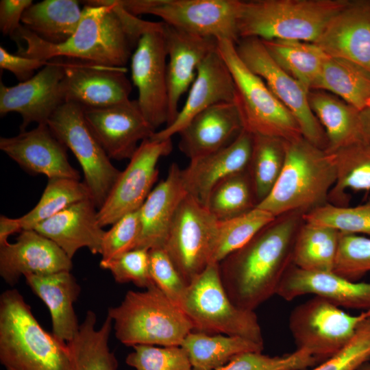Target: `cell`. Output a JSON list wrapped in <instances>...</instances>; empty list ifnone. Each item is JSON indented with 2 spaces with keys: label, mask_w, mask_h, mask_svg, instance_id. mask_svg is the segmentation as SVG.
<instances>
[{
  "label": "cell",
  "mask_w": 370,
  "mask_h": 370,
  "mask_svg": "<svg viewBox=\"0 0 370 370\" xmlns=\"http://www.w3.org/2000/svg\"><path fill=\"white\" fill-rule=\"evenodd\" d=\"M84 2L79 24L66 42L47 43L22 25L16 36L25 41L26 47L16 53L45 61L66 58L125 67L140 37L156 22L131 14L118 0Z\"/></svg>",
  "instance_id": "obj_1"
},
{
  "label": "cell",
  "mask_w": 370,
  "mask_h": 370,
  "mask_svg": "<svg viewBox=\"0 0 370 370\" xmlns=\"http://www.w3.org/2000/svg\"><path fill=\"white\" fill-rule=\"evenodd\" d=\"M303 221L299 212L279 216L219 263L222 284L236 306L254 311L276 294L292 264L295 238Z\"/></svg>",
  "instance_id": "obj_2"
},
{
  "label": "cell",
  "mask_w": 370,
  "mask_h": 370,
  "mask_svg": "<svg viewBox=\"0 0 370 370\" xmlns=\"http://www.w3.org/2000/svg\"><path fill=\"white\" fill-rule=\"evenodd\" d=\"M285 151L276 183L256 207L278 217L292 212L304 214L327 204L336 180L332 154L303 136L285 140Z\"/></svg>",
  "instance_id": "obj_3"
},
{
  "label": "cell",
  "mask_w": 370,
  "mask_h": 370,
  "mask_svg": "<svg viewBox=\"0 0 370 370\" xmlns=\"http://www.w3.org/2000/svg\"><path fill=\"white\" fill-rule=\"evenodd\" d=\"M0 362L6 370H71L66 343L39 324L16 289L0 297Z\"/></svg>",
  "instance_id": "obj_4"
},
{
  "label": "cell",
  "mask_w": 370,
  "mask_h": 370,
  "mask_svg": "<svg viewBox=\"0 0 370 370\" xmlns=\"http://www.w3.org/2000/svg\"><path fill=\"white\" fill-rule=\"evenodd\" d=\"M349 0L241 1L239 38L297 40L314 42Z\"/></svg>",
  "instance_id": "obj_5"
},
{
  "label": "cell",
  "mask_w": 370,
  "mask_h": 370,
  "mask_svg": "<svg viewBox=\"0 0 370 370\" xmlns=\"http://www.w3.org/2000/svg\"><path fill=\"white\" fill-rule=\"evenodd\" d=\"M116 338L127 346H180L193 325L181 308L155 284L129 291L121 303L108 309Z\"/></svg>",
  "instance_id": "obj_6"
},
{
  "label": "cell",
  "mask_w": 370,
  "mask_h": 370,
  "mask_svg": "<svg viewBox=\"0 0 370 370\" xmlns=\"http://www.w3.org/2000/svg\"><path fill=\"white\" fill-rule=\"evenodd\" d=\"M179 306L195 332L239 336L264 345L256 314L231 301L221 280L219 263H210L187 286Z\"/></svg>",
  "instance_id": "obj_7"
},
{
  "label": "cell",
  "mask_w": 370,
  "mask_h": 370,
  "mask_svg": "<svg viewBox=\"0 0 370 370\" xmlns=\"http://www.w3.org/2000/svg\"><path fill=\"white\" fill-rule=\"evenodd\" d=\"M235 43L217 40V49L233 77L238 108L243 130L291 140L302 136L297 121L275 97L264 82L252 73L237 54Z\"/></svg>",
  "instance_id": "obj_8"
},
{
  "label": "cell",
  "mask_w": 370,
  "mask_h": 370,
  "mask_svg": "<svg viewBox=\"0 0 370 370\" xmlns=\"http://www.w3.org/2000/svg\"><path fill=\"white\" fill-rule=\"evenodd\" d=\"M129 12L151 14L170 26L212 37L217 40L238 41V0H118Z\"/></svg>",
  "instance_id": "obj_9"
},
{
  "label": "cell",
  "mask_w": 370,
  "mask_h": 370,
  "mask_svg": "<svg viewBox=\"0 0 370 370\" xmlns=\"http://www.w3.org/2000/svg\"><path fill=\"white\" fill-rule=\"evenodd\" d=\"M55 136L69 148L78 160L96 208L99 209L116 182L121 171L97 140L84 116L82 106L64 102L47 121Z\"/></svg>",
  "instance_id": "obj_10"
},
{
  "label": "cell",
  "mask_w": 370,
  "mask_h": 370,
  "mask_svg": "<svg viewBox=\"0 0 370 370\" xmlns=\"http://www.w3.org/2000/svg\"><path fill=\"white\" fill-rule=\"evenodd\" d=\"M369 317L370 310L351 315L328 300L314 296L292 310L288 324L297 349L320 360L341 350Z\"/></svg>",
  "instance_id": "obj_11"
},
{
  "label": "cell",
  "mask_w": 370,
  "mask_h": 370,
  "mask_svg": "<svg viewBox=\"0 0 370 370\" xmlns=\"http://www.w3.org/2000/svg\"><path fill=\"white\" fill-rule=\"evenodd\" d=\"M235 47L245 65L264 82L275 97L295 117L302 136L316 147L325 150L326 135L310 108L309 91L278 64L260 38H240Z\"/></svg>",
  "instance_id": "obj_12"
},
{
  "label": "cell",
  "mask_w": 370,
  "mask_h": 370,
  "mask_svg": "<svg viewBox=\"0 0 370 370\" xmlns=\"http://www.w3.org/2000/svg\"><path fill=\"white\" fill-rule=\"evenodd\" d=\"M217 223L192 196L182 201L164 248L187 286L211 263Z\"/></svg>",
  "instance_id": "obj_13"
},
{
  "label": "cell",
  "mask_w": 370,
  "mask_h": 370,
  "mask_svg": "<svg viewBox=\"0 0 370 370\" xmlns=\"http://www.w3.org/2000/svg\"><path fill=\"white\" fill-rule=\"evenodd\" d=\"M166 58L164 23L157 22L142 35L130 58L138 105L156 130L169 119Z\"/></svg>",
  "instance_id": "obj_14"
},
{
  "label": "cell",
  "mask_w": 370,
  "mask_h": 370,
  "mask_svg": "<svg viewBox=\"0 0 370 370\" xmlns=\"http://www.w3.org/2000/svg\"><path fill=\"white\" fill-rule=\"evenodd\" d=\"M171 139L140 143L130 162L121 171L105 202L97 210L101 227L113 225L124 215L137 211L158 180V162L171 153Z\"/></svg>",
  "instance_id": "obj_15"
},
{
  "label": "cell",
  "mask_w": 370,
  "mask_h": 370,
  "mask_svg": "<svg viewBox=\"0 0 370 370\" xmlns=\"http://www.w3.org/2000/svg\"><path fill=\"white\" fill-rule=\"evenodd\" d=\"M64 58L62 91L64 102L98 108L130 99L132 84L125 67Z\"/></svg>",
  "instance_id": "obj_16"
},
{
  "label": "cell",
  "mask_w": 370,
  "mask_h": 370,
  "mask_svg": "<svg viewBox=\"0 0 370 370\" xmlns=\"http://www.w3.org/2000/svg\"><path fill=\"white\" fill-rule=\"evenodd\" d=\"M64 58L48 61L27 81L8 86L0 84V115L16 112L22 117L21 132L32 123L47 124L56 109L64 103L62 91Z\"/></svg>",
  "instance_id": "obj_17"
},
{
  "label": "cell",
  "mask_w": 370,
  "mask_h": 370,
  "mask_svg": "<svg viewBox=\"0 0 370 370\" xmlns=\"http://www.w3.org/2000/svg\"><path fill=\"white\" fill-rule=\"evenodd\" d=\"M83 109L88 127L110 160L130 159L138 143L156 132L145 118L137 100Z\"/></svg>",
  "instance_id": "obj_18"
},
{
  "label": "cell",
  "mask_w": 370,
  "mask_h": 370,
  "mask_svg": "<svg viewBox=\"0 0 370 370\" xmlns=\"http://www.w3.org/2000/svg\"><path fill=\"white\" fill-rule=\"evenodd\" d=\"M235 97L233 77L217 48L199 66L186 102L176 119L169 125L156 131L149 139L154 141L171 139L197 114L218 103L234 102Z\"/></svg>",
  "instance_id": "obj_19"
},
{
  "label": "cell",
  "mask_w": 370,
  "mask_h": 370,
  "mask_svg": "<svg viewBox=\"0 0 370 370\" xmlns=\"http://www.w3.org/2000/svg\"><path fill=\"white\" fill-rule=\"evenodd\" d=\"M0 149L29 174L45 175L48 179L80 178L68 160L66 147L55 136L47 123L13 137H1Z\"/></svg>",
  "instance_id": "obj_20"
},
{
  "label": "cell",
  "mask_w": 370,
  "mask_h": 370,
  "mask_svg": "<svg viewBox=\"0 0 370 370\" xmlns=\"http://www.w3.org/2000/svg\"><path fill=\"white\" fill-rule=\"evenodd\" d=\"M71 260L49 238L34 230H25L15 243L0 247V275L14 286L21 276L70 271Z\"/></svg>",
  "instance_id": "obj_21"
},
{
  "label": "cell",
  "mask_w": 370,
  "mask_h": 370,
  "mask_svg": "<svg viewBox=\"0 0 370 370\" xmlns=\"http://www.w3.org/2000/svg\"><path fill=\"white\" fill-rule=\"evenodd\" d=\"M163 23L169 58L166 66L167 126L176 119L181 97L193 83L199 66L210 52L217 48V40Z\"/></svg>",
  "instance_id": "obj_22"
},
{
  "label": "cell",
  "mask_w": 370,
  "mask_h": 370,
  "mask_svg": "<svg viewBox=\"0 0 370 370\" xmlns=\"http://www.w3.org/2000/svg\"><path fill=\"white\" fill-rule=\"evenodd\" d=\"M313 43L327 56L349 60L370 72V0L349 1Z\"/></svg>",
  "instance_id": "obj_23"
},
{
  "label": "cell",
  "mask_w": 370,
  "mask_h": 370,
  "mask_svg": "<svg viewBox=\"0 0 370 370\" xmlns=\"http://www.w3.org/2000/svg\"><path fill=\"white\" fill-rule=\"evenodd\" d=\"M307 294L322 297L338 307L370 310V282H356L334 272L306 271L292 264L276 295L291 301Z\"/></svg>",
  "instance_id": "obj_24"
},
{
  "label": "cell",
  "mask_w": 370,
  "mask_h": 370,
  "mask_svg": "<svg viewBox=\"0 0 370 370\" xmlns=\"http://www.w3.org/2000/svg\"><path fill=\"white\" fill-rule=\"evenodd\" d=\"M252 140V134L243 130L227 147L190 160L186 168L182 169L187 194L206 206L210 193L220 181L248 169Z\"/></svg>",
  "instance_id": "obj_25"
},
{
  "label": "cell",
  "mask_w": 370,
  "mask_h": 370,
  "mask_svg": "<svg viewBox=\"0 0 370 370\" xmlns=\"http://www.w3.org/2000/svg\"><path fill=\"white\" fill-rule=\"evenodd\" d=\"M243 130L234 102L221 103L203 110L179 133L178 147L190 160L220 150Z\"/></svg>",
  "instance_id": "obj_26"
},
{
  "label": "cell",
  "mask_w": 370,
  "mask_h": 370,
  "mask_svg": "<svg viewBox=\"0 0 370 370\" xmlns=\"http://www.w3.org/2000/svg\"><path fill=\"white\" fill-rule=\"evenodd\" d=\"M96 208L92 199L83 200L40 222L34 230L53 241L71 259L82 247L100 254L106 231L99 223Z\"/></svg>",
  "instance_id": "obj_27"
},
{
  "label": "cell",
  "mask_w": 370,
  "mask_h": 370,
  "mask_svg": "<svg viewBox=\"0 0 370 370\" xmlns=\"http://www.w3.org/2000/svg\"><path fill=\"white\" fill-rule=\"evenodd\" d=\"M186 195L182 169L172 163L166 178L153 188L138 210L140 234L136 249L164 248L176 212Z\"/></svg>",
  "instance_id": "obj_28"
},
{
  "label": "cell",
  "mask_w": 370,
  "mask_h": 370,
  "mask_svg": "<svg viewBox=\"0 0 370 370\" xmlns=\"http://www.w3.org/2000/svg\"><path fill=\"white\" fill-rule=\"evenodd\" d=\"M25 278L32 291L49 308L52 334L63 343L70 341L80 325L73 304L81 289L74 276L64 271L42 275H27Z\"/></svg>",
  "instance_id": "obj_29"
},
{
  "label": "cell",
  "mask_w": 370,
  "mask_h": 370,
  "mask_svg": "<svg viewBox=\"0 0 370 370\" xmlns=\"http://www.w3.org/2000/svg\"><path fill=\"white\" fill-rule=\"evenodd\" d=\"M308 102L325 133L327 152L365 142L360 111L356 108L322 90H310Z\"/></svg>",
  "instance_id": "obj_30"
},
{
  "label": "cell",
  "mask_w": 370,
  "mask_h": 370,
  "mask_svg": "<svg viewBox=\"0 0 370 370\" xmlns=\"http://www.w3.org/2000/svg\"><path fill=\"white\" fill-rule=\"evenodd\" d=\"M97 316L88 310L74 337L66 343L71 370H117L118 363L108 341L112 321L107 315L96 328Z\"/></svg>",
  "instance_id": "obj_31"
},
{
  "label": "cell",
  "mask_w": 370,
  "mask_h": 370,
  "mask_svg": "<svg viewBox=\"0 0 370 370\" xmlns=\"http://www.w3.org/2000/svg\"><path fill=\"white\" fill-rule=\"evenodd\" d=\"M82 14L78 1L45 0L32 3L27 8L21 23L40 40L58 45L73 35Z\"/></svg>",
  "instance_id": "obj_32"
},
{
  "label": "cell",
  "mask_w": 370,
  "mask_h": 370,
  "mask_svg": "<svg viewBox=\"0 0 370 370\" xmlns=\"http://www.w3.org/2000/svg\"><path fill=\"white\" fill-rule=\"evenodd\" d=\"M194 370H217L235 356L263 350L264 345L239 336L190 332L180 345Z\"/></svg>",
  "instance_id": "obj_33"
},
{
  "label": "cell",
  "mask_w": 370,
  "mask_h": 370,
  "mask_svg": "<svg viewBox=\"0 0 370 370\" xmlns=\"http://www.w3.org/2000/svg\"><path fill=\"white\" fill-rule=\"evenodd\" d=\"M262 41L271 57L288 74L308 91L317 89L327 57L319 47L313 42L297 40Z\"/></svg>",
  "instance_id": "obj_34"
},
{
  "label": "cell",
  "mask_w": 370,
  "mask_h": 370,
  "mask_svg": "<svg viewBox=\"0 0 370 370\" xmlns=\"http://www.w3.org/2000/svg\"><path fill=\"white\" fill-rule=\"evenodd\" d=\"M317 90L329 92L360 112L370 105V72L349 60L327 56Z\"/></svg>",
  "instance_id": "obj_35"
},
{
  "label": "cell",
  "mask_w": 370,
  "mask_h": 370,
  "mask_svg": "<svg viewBox=\"0 0 370 370\" xmlns=\"http://www.w3.org/2000/svg\"><path fill=\"white\" fill-rule=\"evenodd\" d=\"M339 235L331 227L303 221L295 238L292 264L306 271L333 272Z\"/></svg>",
  "instance_id": "obj_36"
},
{
  "label": "cell",
  "mask_w": 370,
  "mask_h": 370,
  "mask_svg": "<svg viewBox=\"0 0 370 370\" xmlns=\"http://www.w3.org/2000/svg\"><path fill=\"white\" fill-rule=\"evenodd\" d=\"M330 153L335 164L336 180L328 203L347 206L350 201L347 190H370V145L360 142Z\"/></svg>",
  "instance_id": "obj_37"
},
{
  "label": "cell",
  "mask_w": 370,
  "mask_h": 370,
  "mask_svg": "<svg viewBox=\"0 0 370 370\" xmlns=\"http://www.w3.org/2000/svg\"><path fill=\"white\" fill-rule=\"evenodd\" d=\"M252 149L248 166L257 205L270 193L285 160V140L279 138L252 135Z\"/></svg>",
  "instance_id": "obj_38"
},
{
  "label": "cell",
  "mask_w": 370,
  "mask_h": 370,
  "mask_svg": "<svg viewBox=\"0 0 370 370\" xmlns=\"http://www.w3.org/2000/svg\"><path fill=\"white\" fill-rule=\"evenodd\" d=\"M88 199H92V195L84 182L67 177L48 179L38 204L27 214L19 217L23 229L34 230L40 222L74 204Z\"/></svg>",
  "instance_id": "obj_39"
},
{
  "label": "cell",
  "mask_w": 370,
  "mask_h": 370,
  "mask_svg": "<svg viewBox=\"0 0 370 370\" xmlns=\"http://www.w3.org/2000/svg\"><path fill=\"white\" fill-rule=\"evenodd\" d=\"M256 206L248 169L220 181L210 193L206 204L210 212L218 221L240 216Z\"/></svg>",
  "instance_id": "obj_40"
},
{
  "label": "cell",
  "mask_w": 370,
  "mask_h": 370,
  "mask_svg": "<svg viewBox=\"0 0 370 370\" xmlns=\"http://www.w3.org/2000/svg\"><path fill=\"white\" fill-rule=\"evenodd\" d=\"M276 217L257 207L240 216L218 221L211 263H219L249 241Z\"/></svg>",
  "instance_id": "obj_41"
},
{
  "label": "cell",
  "mask_w": 370,
  "mask_h": 370,
  "mask_svg": "<svg viewBox=\"0 0 370 370\" xmlns=\"http://www.w3.org/2000/svg\"><path fill=\"white\" fill-rule=\"evenodd\" d=\"M303 220L331 227L340 233L370 235V200L356 206L327 203L303 214Z\"/></svg>",
  "instance_id": "obj_42"
},
{
  "label": "cell",
  "mask_w": 370,
  "mask_h": 370,
  "mask_svg": "<svg viewBox=\"0 0 370 370\" xmlns=\"http://www.w3.org/2000/svg\"><path fill=\"white\" fill-rule=\"evenodd\" d=\"M318 359L297 349L282 356H271L259 352L239 354L217 370H304L314 366Z\"/></svg>",
  "instance_id": "obj_43"
},
{
  "label": "cell",
  "mask_w": 370,
  "mask_h": 370,
  "mask_svg": "<svg viewBox=\"0 0 370 370\" xmlns=\"http://www.w3.org/2000/svg\"><path fill=\"white\" fill-rule=\"evenodd\" d=\"M132 348L126 363L135 370H194L188 354L181 346L139 345Z\"/></svg>",
  "instance_id": "obj_44"
},
{
  "label": "cell",
  "mask_w": 370,
  "mask_h": 370,
  "mask_svg": "<svg viewBox=\"0 0 370 370\" xmlns=\"http://www.w3.org/2000/svg\"><path fill=\"white\" fill-rule=\"evenodd\" d=\"M333 272L354 282L370 272V238L340 233Z\"/></svg>",
  "instance_id": "obj_45"
},
{
  "label": "cell",
  "mask_w": 370,
  "mask_h": 370,
  "mask_svg": "<svg viewBox=\"0 0 370 370\" xmlns=\"http://www.w3.org/2000/svg\"><path fill=\"white\" fill-rule=\"evenodd\" d=\"M100 267L110 271L118 283L132 282L145 289L155 284L150 274L149 250L145 249H134L114 259L101 260Z\"/></svg>",
  "instance_id": "obj_46"
},
{
  "label": "cell",
  "mask_w": 370,
  "mask_h": 370,
  "mask_svg": "<svg viewBox=\"0 0 370 370\" xmlns=\"http://www.w3.org/2000/svg\"><path fill=\"white\" fill-rule=\"evenodd\" d=\"M369 360L370 317L360 323L347 345L312 370H358Z\"/></svg>",
  "instance_id": "obj_47"
},
{
  "label": "cell",
  "mask_w": 370,
  "mask_h": 370,
  "mask_svg": "<svg viewBox=\"0 0 370 370\" xmlns=\"http://www.w3.org/2000/svg\"><path fill=\"white\" fill-rule=\"evenodd\" d=\"M140 234L138 210L127 214L105 232L101 244V260L114 259L136 249Z\"/></svg>",
  "instance_id": "obj_48"
},
{
  "label": "cell",
  "mask_w": 370,
  "mask_h": 370,
  "mask_svg": "<svg viewBox=\"0 0 370 370\" xmlns=\"http://www.w3.org/2000/svg\"><path fill=\"white\" fill-rule=\"evenodd\" d=\"M151 277L156 286L179 306L187 287L164 248L149 250Z\"/></svg>",
  "instance_id": "obj_49"
},
{
  "label": "cell",
  "mask_w": 370,
  "mask_h": 370,
  "mask_svg": "<svg viewBox=\"0 0 370 370\" xmlns=\"http://www.w3.org/2000/svg\"><path fill=\"white\" fill-rule=\"evenodd\" d=\"M48 61L25 57L17 53L12 54L3 47H0V67L9 71L21 82L30 79L34 71L42 68Z\"/></svg>",
  "instance_id": "obj_50"
},
{
  "label": "cell",
  "mask_w": 370,
  "mask_h": 370,
  "mask_svg": "<svg viewBox=\"0 0 370 370\" xmlns=\"http://www.w3.org/2000/svg\"><path fill=\"white\" fill-rule=\"evenodd\" d=\"M33 1L32 0H1L0 30L5 36H16L22 27L20 22L25 10Z\"/></svg>",
  "instance_id": "obj_51"
},
{
  "label": "cell",
  "mask_w": 370,
  "mask_h": 370,
  "mask_svg": "<svg viewBox=\"0 0 370 370\" xmlns=\"http://www.w3.org/2000/svg\"><path fill=\"white\" fill-rule=\"evenodd\" d=\"M23 230L20 218H10L5 215L0 217V247L8 243V238L14 233Z\"/></svg>",
  "instance_id": "obj_52"
},
{
  "label": "cell",
  "mask_w": 370,
  "mask_h": 370,
  "mask_svg": "<svg viewBox=\"0 0 370 370\" xmlns=\"http://www.w3.org/2000/svg\"><path fill=\"white\" fill-rule=\"evenodd\" d=\"M365 142L370 145V105L360 112Z\"/></svg>",
  "instance_id": "obj_53"
},
{
  "label": "cell",
  "mask_w": 370,
  "mask_h": 370,
  "mask_svg": "<svg viewBox=\"0 0 370 370\" xmlns=\"http://www.w3.org/2000/svg\"><path fill=\"white\" fill-rule=\"evenodd\" d=\"M358 370H370V363H364Z\"/></svg>",
  "instance_id": "obj_54"
}]
</instances>
